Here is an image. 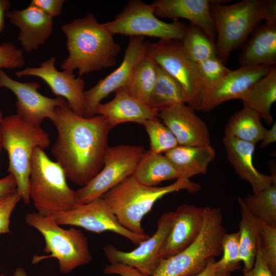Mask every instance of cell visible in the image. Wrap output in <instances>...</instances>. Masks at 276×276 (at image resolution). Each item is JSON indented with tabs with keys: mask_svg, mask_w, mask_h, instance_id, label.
<instances>
[{
	"mask_svg": "<svg viewBox=\"0 0 276 276\" xmlns=\"http://www.w3.org/2000/svg\"><path fill=\"white\" fill-rule=\"evenodd\" d=\"M51 122L57 131L51 152L66 178L82 187L102 169L111 129L103 116H79L66 101L56 108Z\"/></svg>",
	"mask_w": 276,
	"mask_h": 276,
	"instance_id": "1",
	"label": "cell"
},
{
	"mask_svg": "<svg viewBox=\"0 0 276 276\" xmlns=\"http://www.w3.org/2000/svg\"><path fill=\"white\" fill-rule=\"evenodd\" d=\"M66 37L68 56L63 70H78L79 77L117 65L121 47L113 35L92 13L75 19L61 27Z\"/></svg>",
	"mask_w": 276,
	"mask_h": 276,
	"instance_id": "2",
	"label": "cell"
},
{
	"mask_svg": "<svg viewBox=\"0 0 276 276\" xmlns=\"http://www.w3.org/2000/svg\"><path fill=\"white\" fill-rule=\"evenodd\" d=\"M230 1L215 0L211 5L217 40L216 56L223 63L231 52L243 46L262 20L276 21L275 0H243L231 5Z\"/></svg>",
	"mask_w": 276,
	"mask_h": 276,
	"instance_id": "3",
	"label": "cell"
},
{
	"mask_svg": "<svg viewBox=\"0 0 276 276\" xmlns=\"http://www.w3.org/2000/svg\"><path fill=\"white\" fill-rule=\"evenodd\" d=\"M183 190L190 193H196L201 190V186L190 179L178 178L166 186L150 187L139 183L131 175L102 197L121 225L134 233L143 235L146 233L142 221L155 202L168 194Z\"/></svg>",
	"mask_w": 276,
	"mask_h": 276,
	"instance_id": "4",
	"label": "cell"
},
{
	"mask_svg": "<svg viewBox=\"0 0 276 276\" xmlns=\"http://www.w3.org/2000/svg\"><path fill=\"white\" fill-rule=\"evenodd\" d=\"M28 190L37 212L43 216H52L77 204L75 191L67 185L61 167L39 148L31 156Z\"/></svg>",
	"mask_w": 276,
	"mask_h": 276,
	"instance_id": "5",
	"label": "cell"
},
{
	"mask_svg": "<svg viewBox=\"0 0 276 276\" xmlns=\"http://www.w3.org/2000/svg\"><path fill=\"white\" fill-rule=\"evenodd\" d=\"M3 148L9 159L7 172L15 178L17 191L25 204L30 203L28 182L34 150H44L50 144L48 133L40 126L28 123L16 113L3 117L0 122Z\"/></svg>",
	"mask_w": 276,
	"mask_h": 276,
	"instance_id": "6",
	"label": "cell"
},
{
	"mask_svg": "<svg viewBox=\"0 0 276 276\" xmlns=\"http://www.w3.org/2000/svg\"><path fill=\"white\" fill-rule=\"evenodd\" d=\"M225 228L221 209L205 206L201 230L194 242L177 254L162 259L152 276H193L200 272L209 260L222 252Z\"/></svg>",
	"mask_w": 276,
	"mask_h": 276,
	"instance_id": "7",
	"label": "cell"
},
{
	"mask_svg": "<svg viewBox=\"0 0 276 276\" xmlns=\"http://www.w3.org/2000/svg\"><path fill=\"white\" fill-rule=\"evenodd\" d=\"M25 221L42 235L45 241L43 251L50 254L48 256H34L32 260L33 264L54 258L58 261L60 272L68 274L92 260L88 240L80 229H64L57 224L52 217L37 212L27 213Z\"/></svg>",
	"mask_w": 276,
	"mask_h": 276,
	"instance_id": "8",
	"label": "cell"
},
{
	"mask_svg": "<svg viewBox=\"0 0 276 276\" xmlns=\"http://www.w3.org/2000/svg\"><path fill=\"white\" fill-rule=\"evenodd\" d=\"M104 25L113 35L146 36L180 41L187 27L178 20L172 22L162 21L155 15L152 5L141 0L128 1L113 20Z\"/></svg>",
	"mask_w": 276,
	"mask_h": 276,
	"instance_id": "9",
	"label": "cell"
},
{
	"mask_svg": "<svg viewBox=\"0 0 276 276\" xmlns=\"http://www.w3.org/2000/svg\"><path fill=\"white\" fill-rule=\"evenodd\" d=\"M145 152L142 145L108 146L101 171L86 185L75 191L77 204H86L102 197L124 179L132 175Z\"/></svg>",
	"mask_w": 276,
	"mask_h": 276,
	"instance_id": "10",
	"label": "cell"
},
{
	"mask_svg": "<svg viewBox=\"0 0 276 276\" xmlns=\"http://www.w3.org/2000/svg\"><path fill=\"white\" fill-rule=\"evenodd\" d=\"M145 54L174 78L182 86L188 105L197 110L203 83L195 63L185 54L180 40L159 39L155 42L145 41Z\"/></svg>",
	"mask_w": 276,
	"mask_h": 276,
	"instance_id": "11",
	"label": "cell"
},
{
	"mask_svg": "<svg viewBox=\"0 0 276 276\" xmlns=\"http://www.w3.org/2000/svg\"><path fill=\"white\" fill-rule=\"evenodd\" d=\"M51 217L59 225L80 227L97 234L110 231L128 239L137 245L150 237L147 234L134 233L121 225L102 197L86 204H77L70 210Z\"/></svg>",
	"mask_w": 276,
	"mask_h": 276,
	"instance_id": "12",
	"label": "cell"
},
{
	"mask_svg": "<svg viewBox=\"0 0 276 276\" xmlns=\"http://www.w3.org/2000/svg\"><path fill=\"white\" fill-rule=\"evenodd\" d=\"M173 217L172 211L162 215L157 220L155 233L133 250L124 251L112 245H105L103 250L110 264H122L152 276L162 260L160 250L170 230Z\"/></svg>",
	"mask_w": 276,
	"mask_h": 276,
	"instance_id": "13",
	"label": "cell"
},
{
	"mask_svg": "<svg viewBox=\"0 0 276 276\" xmlns=\"http://www.w3.org/2000/svg\"><path fill=\"white\" fill-rule=\"evenodd\" d=\"M39 83L21 82L10 77L0 70V88H6L16 96V114L25 122L40 126L45 119H54L57 107L66 102L62 97L51 98L41 94Z\"/></svg>",
	"mask_w": 276,
	"mask_h": 276,
	"instance_id": "14",
	"label": "cell"
},
{
	"mask_svg": "<svg viewBox=\"0 0 276 276\" xmlns=\"http://www.w3.org/2000/svg\"><path fill=\"white\" fill-rule=\"evenodd\" d=\"M272 67L247 65L231 70L221 79L203 91L197 110L209 111L227 101L242 100L252 85L265 76Z\"/></svg>",
	"mask_w": 276,
	"mask_h": 276,
	"instance_id": "15",
	"label": "cell"
},
{
	"mask_svg": "<svg viewBox=\"0 0 276 276\" xmlns=\"http://www.w3.org/2000/svg\"><path fill=\"white\" fill-rule=\"evenodd\" d=\"M55 57L45 60L38 67H27L17 71V77L35 76L43 80L57 97H62L76 114L84 117L85 81L76 77L73 72L58 71L55 66Z\"/></svg>",
	"mask_w": 276,
	"mask_h": 276,
	"instance_id": "16",
	"label": "cell"
},
{
	"mask_svg": "<svg viewBox=\"0 0 276 276\" xmlns=\"http://www.w3.org/2000/svg\"><path fill=\"white\" fill-rule=\"evenodd\" d=\"M144 38L131 37L120 66L94 86L84 91V117L95 116V109L103 99L126 85L136 64L145 55Z\"/></svg>",
	"mask_w": 276,
	"mask_h": 276,
	"instance_id": "17",
	"label": "cell"
},
{
	"mask_svg": "<svg viewBox=\"0 0 276 276\" xmlns=\"http://www.w3.org/2000/svg\"><path fill=\"white\" fill-rule=\"evenodd\" d=\"M185 103H178L158 110V117L169 129L178 145H211V136L205 122Z\"/></svg>",
	"mask_w": 276,
	"mask_h": 276,
	"instance_id": "18",
	"label": "cell"
},
{
	"mask_svg": "<svg viewBox=\"0 0 276 276\" xmlns=\"http://www.w3.org/2000/svg\"><path fill=\"white\" fill-rule=\"evenodd\" d=\"M204 207L183 203L174 212L170 230L160 252L162 259L172 257L190 246L199 235L203 223Z\"/></svg>",
	"mask_w": 276,
	"mask_h": 276,
	"instance_id": "19",
	"label": "cell"
},
{
	"mask_svg": "<svg viewBox=\"0 0 276 276\" xmlns=\"http://www.w3.org/2000/svg\"><path fill=\"white\" fill-rule=\"evenodd\" d=\"M6 17L18 28L17 40L27 52L37 49L52 34L53 18L34 5L30 4L21 10H10Z\"/></svg>",
	"mask_w": 276,
	"mask_h": 276,
	"instance_id": "20",
	"label": "cell"
},
{
	"mask_svg": "<svg viewBox=\"0 0 276 276\" xmlns=\"http://www.w3.org/2000/svg\"><path fill=\"white\" fill-rule=\"evenodd\" d=\"M215 0H156L151 4L157 17L184 18L201 29L214 41L216 32L211 12Z\"/></svg>",
	"mask_w": 276,
	"mask_h": 276,
	"instance_id": "21",
	"label": "cell"
},
{
	"mask_svg": "<svg viewBox=\"0 0 276 276\" xmlns=\"http://www.w3.org/2000/svg\"><path fill=\"white\" fill-rule=\"evenodd\" d=\"M95 115L104 117L110 128L126 122L142 124L148 120L158 118V111L131 96L124 87L115 91L109 102L98 105Z\"/></svg>",
	"mask_w": 276,
	"mask_h": 276,
	"instance_id": "22",
	"label": "cell"
},
{
	"mask_svg": "<svg viewBox=\"0 0 276 276\" xmlns=\"http://www.w3.org/2000/svg\"><path fill=\"white\" fill-rule=\"evenodd\" d=\"M227 158L236 173L251 185L253 193H257L276 181L275 174L265 175L259 172L253 163L256 144L233 136L223 138Z\"/></svg>",
	"mask_w": 276,
	"mask_h": 276,
	"instance_id": "23",
	"label": "cell"
},
{
	"mask_svg": "<svg viewBox=\"0 0 276 276\" xmlns=\"http://www.w3.org/2000/svg\"><path fill=\"white\" fill-rule=\"evenodd\" d=\"M239 61L241 66L276 64V21L259 24L242 46Z\"/></svg>",
	"mask_w": 276,
	"mask_h": 276,
	"instance_id": "24",
	"label": "cell"
},
{
	"mask_svg": "<svg viewBox=\"0 0 276 276\" xmlns=\"http://www.w3.org/2000/svg\"><path fill=\"white\" fill-rule=\"evenodd\" d=\"M165 155L178 173L179 178L190 179L206 173L209 165L216 158V152L211 145H178Z\"/></svg>",
	"mask_w": 276,
	"mask_h": 276,
	"instance_id": "25",
	"label": "cell"
},
{
	"mask_svg": "<svg viewBox=\"0 0 276 276\" xmlns=\"http://www.w3.org/2000/svg\"><path fill=\"white\" fill-rule=\"evenodd\" d=\"M243 107L256 111L268 125L273 122L272 105L276 101V67L257 81L242 100Z\"/></svg>",
	"mask_w": 276,
	"mask_h": 276,
	"instance_id": "26",
	"label": "cell"
},
{
	"mask_svg": "<svg viewBox=\"0 0 276 276\" xmlns=\"http://www.w3.org/2000/svg\"><path fill=\"white\" fill-rule=\"evenodd\" d=\"M132 176L139 183L150 187L179 178L178 173L165 155L150 150L143 154Z\"/></svg>",
	"mask_w": 276,
	"mask_h": 276,
	"instance_id": "27",
	"label": "cell"
},
{
	"mask_svg": "<svg viewBox=\"0 0 276 276\" xmlns=\"http://www.w3.org/2000/svg\"><path fill=\"white\" fill-rule=\"evenodd\" d=\"M241 218L239 223V258L244 269L250 270L255 263L258 238L262 221L253 215L243 203L242 198H238Z\"/></svg>",
	"mask_w": 276,
	"mask_h": 276,
	"instance_id": "28",
	"label": "cell"
},
{
	"mask_svg": "<svg viewBox=\"0 0 276 276\" xmlns=\"http://www.w3.org/2000/svg\"><path fill=\"white\" fill-rule=\"evenodd\" d=\"M261 119L256 111L243 107L229 119L224 128V136L256 144L262 140L267 130Z\"/></svg>",
	"mask_w": 276,
	"mask_h": 276,
	"instance_id": "29",
	"label": "cell"
},
{
	"mask_svg": "<svg viewBox=\"0 0 276 276\" xmlns=\"http://www.w3.org/2000/svg\"><path fill=\"white\" fill-rule=\"evenodd\" d=\"M157 68L156 63L145 54L136 64L124 87L131 96L148 105Z\"/></svg>",
	"mask_w": 276,
	"mask_h": 276,
	"instance_id": "30",
	"label": "cell"
},
{
	"mask_svg": "<svg viewBox=\"0 0 276 276\" xmlns=\"http://www.w3.org/2000/svg\"><path fill=\"white\" fill-rule=\"evenodd\" d=\"M188 99L181 85L174 78L158 65L156 80L148 105L159 109L178 103L188 105Z\"/></svg>",
	"mask_w": 276,
	"mask_h": 276,
	"instance_id": "31",
	"label": "cell"
},
{
	"mask_svg": "<svg viewBox=\"0 0 276 276\" xmlns=\"http://www.w3.org/2000/svg\"><path fill=\"white\" fill-rule=\"evenodd\" d=\"M189 59L198 63L216 56L215 43L201 29L190 23L180 41Z\"/></svg>",
	"mask_w": 276,
	"mask_h": 276,
	"instance_id": "32",
	"label": "cell"
},
{
	"mask_svg": "<svg viewBox=\"0 0 276 276\" xmlns=\"http://www.w3.org/2000/svg\"><path fill=\"white\" fill-rule=\"evenodd\" d=\"M242 200L256 217L276 227V181L257 193L242 198Z\"/></svg>",
	"mask_w": 276,
	"mask_h": 276,
	"instance_id": "33",
	"label": "cell"
},
{
	"mask_svg": "<svg viewBox=\"0 0 276 276\" xmlns=\"http://www.w3.org/2000/svg\"><path fill=\"white\" fill-rule=\"evenodd\" d=\"M142 125L149 135L151 152L162 154L178 145L174 135L158 118L145 121Z\"/></svg>",
	"mask_w": 276,
	"mask_h": 276,
	"instance_id": "34",
	"label": "cell"
},
{
	"mask_svg": "<svg viewBox=\"0 0 276 276\" xmlns=\"http://www.w3.org/2000/svg\"><path fill=\"white\" fill-rule=\"evenodd\" d=\"M223 256L215 264L217 270L222 273H230L239 269V234L224 233L221 240Z\"/></svg>",
	"mask_w": 276,
	"mask_h": 276,
	"instance_id": "35",
	"label": "cell"
},
{
	"mask_svg": "<svg viewBox=\"0 0 276 276\" xmlns=\"http://www.w3.org/2000/svg\"><path fill=\"white\" fill-rule=\"evenodd\" d=\"M195 65L203 83L201 95L206 88L217 82L231 71L217 56L195 63Z\"/></svg>",
	"mask_w": 276,
	"mask_h": 276,
	"instance_id": "36",
	"label": "cell"
},
{
	"mask_svg": "<svg viewBox=\"0 0 276 276\" xmlns=\"http://www.w3.org/2000/svg\"><path fill=\"white\" fill-rule=\"evenodd\" d=\"M259 241L263 258L276 276V227L262 222Z\"/></svg>",
	"mask_w": 276,
	"mask_h": 276,
	"instance_id": "37",
	"label": "cell"
},
{
	"mask_svg": "<svg viewBox=\"0 0 276 276\" xmlns=\"http://www.w3.org/2000/svg\"><path fill=\"white\" fill-rule=\"evenodd\" d=\"M24 51L13 43L4 42L0 45V70L16 69L25 65Z\"/></svg>",
	"mask_w": 276,
	"mask_h": 276,
	"instance_id": "38",
	"label": "cell"
},
{
	"mask_svg": "<svg viewBox=\"0 0 276 276\" xmlns=\"http://www.w3.org/2000/svg\"><path fill=\"white\" fill-rule=\"evenodd\" d=\"M21 200L17 190L0 199V234L11 233V216Z\"/></svg>",
	"mask_w": 276,
	"mask_h": 276,
	"instance_id": "39",
	"label": "cell"
},
{
	"mask_svg": "<svg viewBox=\"0 0 276 276\" xmlns=\"http://www.w3.org/2000/svg\"><path fill=\"white\" fill-rule=\"evenodd\" d=\"M64 0H32L30 4L39 8L52 18L61 14Z\"/></svg>",
	"mask_w": 276,
	"mask_h": 276,
	"instance_id": "40",
	"label": "cell"
},
{
	"mask_svg": "<svg viewBox=\"0 0 276 276\" xmlns=\"http://www.w3.org/2000/svg\"><path fill=\"white\" fill-rule=\"evenodd\" d=\"M259 238L254 265L250 270H246L243 269V276H274L263 258L260 248Z\"/></svg>",
	"mask_w": 276,
	"mask_h": 276,
	"instance_id": "41",
	"label": "cell"
},
{
	"mask_svg": "<svg viewBox=\"0 0 276 276\" xmlns=\"http://www.w3.org/2000/svg\"><path fill=\"white\" fill-rule=\"evenodd\" d=\"M104 272L106 274L120 276H148L133 267L119 263L106 265Z\"/></svg>",
	"mask_w": 276,
	"mask_h": 276,
	"instance_id": "42",
	"label": "cell"
},
{
	"mask_svg": "<svg viewBox=\"0 0 276 276\" xmlns=\"http://www.w3.org/2000/svg\"><path fill=\"white\" fill-rule=\"evenodd\" d=\"M16 190V181L11 174L0 179V199Z\"/></svg>",
	"mask_w": 276,
	"mask_h": 276,
	"instance_id": "43",
	"label": "cell"
},
{
	"mask_svg": "<svg viewBox=\"0 0 276 276\" xmlns=\"http://www.w3.org/2000/svg\"><path fill=\"white\" fill-rule=\"evenodd\" d=\"M215 258L210 259L205 267L199 273L193 276H231L230 273L219 272L215 266Z\"/></svg>",
	"mask_w": 276,
	"mask_h": 276,
	"instance_id": "44",
	"label": "cell"
},
{
	"mask_svg": "<svg viewBox=\"0 0 276 276\" xmlns=\"http://www.w3.org/2000/svg\"><path fill=\"white\" fill-rule=\"evenodd\" d=\"M276 141V122H274L270 129H267L263 139L260 145L261 148H264L267 145Z\"/></svg>",
	"mask_w": 276,
	"mask_h": 276,
	"instance_id": "45",
	"label": "cell"
},
{
	"mask_svg": "<svg viewBox=\"0 0 276 276\" xmlns=\"http://www.w3.org/2000/svg\"><path fill=\"white\" fill-rule=\"evenodd\" d=\"M11 2L9 0H0V34L5 27V18L7 12L10 10Z\"/></svg>",
	"mask_w": 276,
	"mask_h": 276,
	"instance_id": "46",
	"label": "cell"
},
{
	"mask_svg": "<svg viewBox=\"0 0 276 276\" xmlns=\"http://www.w3.org/2000/svg\"><path fill=\"white\" fill-rule=\"evenodd\" d=\"M13 276H28V274L22 267H19L15 269Z\"/></svg>",
	"mask_w": 276,
	"mask_h": 276,
	"instance_id": "47",
	"label": "cell"
},
{
	"mask_svg": "<svg viewBox=\"0 0 276 276\" xmlns=\"http://www.w3.org/2000/svg\"><path fill=\"white\" fill-rule=\"evenodd\" d=\"M3 148V139L2 132L0 126V154L2 151V148Z\"/></svg>",
	"mask_w": 276,
	"mask_h": 276,
	"instance_id": "48",
	"label": "cell"
},
{
	"mask_svg": "<svg viewBox=\"0 0 276 276\" xmlns=\"http://www.w3.org/2000/svg\"><path fill=\"white\" fill-rule=\"evenodd\" d=\"M3 118V113H2V111L0 109V122L1 121V120H2Z\"/></svg>",
	"mask_w": 276,
	"mask_h": 276,
	"instance_id": "49",
	"label": "cell"
},
{
	"mask_svg": "<svg viewBox=\"0 0 276 276\" xmlns=\"http://www.w3.org/2000/svg\"><path fill=\"white\" fill-rule=\"evenodd\" d=\"M0 276H7V275L4 274H1Z\"/></svg>",
	"mask_w": 276,
	"mask_h": 276,
	"instance_id": "50",
	"label": "cell"
}]
</instances>
